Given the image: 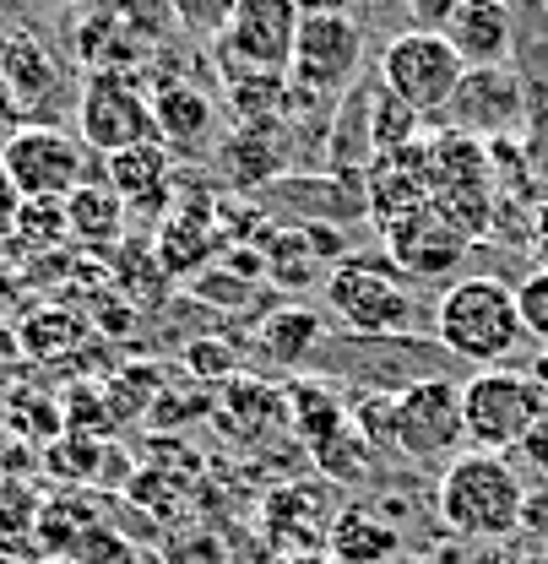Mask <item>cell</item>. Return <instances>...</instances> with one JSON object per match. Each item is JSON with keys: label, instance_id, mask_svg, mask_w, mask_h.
Masks as SVG:
<instances>
[{"label": "cell", "instance_id": "6da1fadb", "mask_svg": "<svg viewBox=\"0 0 548 564\" xmlns=\"http://www.w3.org/2000/svg\"><path fill=\"white\" fill-rule=\"evenodd\" d=\"M522 505H527L522 473L494 451H462L440 467L434 510H440L451 538L505 543L511 532H522Z\"/></svg>", "mask_w": 548, "mask_h": 564}, {"label": "cell", "instance_id": "7a4b0ae2", "mask_svg": "<svg viewBox=\"0 0 548 564\" xmlns=\"http://www.w3.org/2000/svg\"><path fill=\"white\" fill-rule=\"evenodd\" d=\"M434 332H440V348L451 358H468L479 369L505 364L527 337L522 310H516V288H505L499 278L451 282L434 304Z\"/></svg>", "mask_w": 548, "mask_h": 564}, {"label": "cell", "instance_id": "3957f363", "mask_svg": "<svg viewBox=\"0 0 548 564\" xmlns=\"http://www.w3.org/2000/svg\"><path fill=\"white\" fill-rule=\"evenodd\" d=\"M468 440V423H462V386L456 380H440V375H423L391 391L386 402V445L408 462H451L462 456L456 445Z\"/></svg>", "mask_w": 548, "mask_h": 564}, {"label": "cell", "instance_id": "277c9868", "mask_svg": "<svg viewBox=\"0 0 548 564\" xmlns=\"http://www.w3.org/2000/svg\"><path fill=\"white\" fill-rule=\"evenodd\" d=\"M548 413V391L522 375V369H479L473 380H462V423H468V440L473 451H516L527 440V429Z\"/></svg>", "mask_w": 548, "mask_h": 564}, {"label": "cell", "instance_id": "5b68a950", "mask_svg": "<svg viewBox=\"0 0 548 564\" xmlns=\"http://www.w3.org/2000/svg\"><path fill=\"white\" fill-rule=\"evenodd\" d=\"M380 82H386V93L402 109H412L423 120V115H440V109L456 104V93L468 82V61L451 50L445 33H418V28H408V33H397L380 50Z\"/></svg>", "mask_w": 548, "mask_h": 564}, {"label": "cell", "instance_id": "8992f818", "mask_svg": "<svg viewBox=\"0 0 548 564\" xmlns=\"http://www.w3.org/2000/svg\"><path fill=\"white\" fill-rule=\"evenodd\" d=\"M87 147L61 126H17L0 141V174L22 202H66L87 185Z\"/></svg>", "mask_w": 548, "mask_h": 564}, {"label": "cell", "instance_id": "52a82bcc", "mask_svg": "<svg viewBox=\"0 0 548 564\" xmlns=\"http://www.w3.org/2000/svg\"><path fill=\"white\" fill-rule=\"evenodd\" d=\"M299 11L293 0H239V11L228 17L217 50V66L228 70V82L239 76H288L293 70V44H299Z\"/></svg>", "mask_w": 548, "mask_h": 564}, {"label": "cell", "instance_id": "ba28073f", "mask_svg": "<svg viewBox=\"0 0 548 564\" xmlns=\"http://www.w3.org/2000/svg\"><path fill=\"white\" fill-rule=\"evenodd\" d=\"M76 137L87 152L115 158L141 141H158L152 126V93H141L126 70H93L76 93Z\"/></svg>", "mask_w": 548, "mask_h": 564}, {"label": "cell", "instance_id": "9c48e42d", "mask_svg": "<svg viewBox=\"0 0 548 564\" xmlns=\"http://www.w3.org/2000/svg\"><path fill=\"white\" fill-rule=\"evenodd\" d=\"M326 304L343 315L358 337H402L412 326V293L408 282L397 278V267H380V261H337L326 282H321Z\"/></svg>", "mask_w": 548, "mask_h": 564}, {"label": "cell", "instance_id": "30bf717a", "mask_svg": "<svg viewBox=\"0 0 548 564\" xmlns=\"http://www.w3.org/2000/svg\"><path fill=\"white\" fill-rule=\"evenodd\" d=\"M337 489L332 478H304V484H277L261 505V532L272 538L277 560L288 554H326V532L337 521Z\"/></svg>", "mask_w": 548, "mask_h": 564}, {"label": "cell", "instance_id": "8fae6325", "mask_svg": "<svg viewBox=\"0 0 548 564\" xmlns=\"http://www.w3.org/2000/svg\"><path fill=\"white\" fill-rule=\"evenodd\" d=\"M364 61V28L353 17H304L293 44V76L310 93H343Z\"/></svg>", "mask_w": 548, "mask_h": 564}, {"label": "cell", "instance_id": "7c38bea8", "mask_svg": "<svg viewBox=\"0 0 548 564\" xmlns=\"http://www.w3.org/2000/svg\"><path fill=\"white\" fill-rule=\"evenodd\" d=\"M0 82L11 87L17 109H22V126H39V109H50L66 87V70H61V55L28 33V28H11L0 33Z\"/></svg>", "mask_w": 548, "mask_h": 564}, {"label": "cell", "instance_id": "4fadbf2b", "mask_svg": "<svg viewBox=\"0 0 548 564\" xmlns=\"http://www.w3.org/2000/svg\"><path fill=\"white\" fill-rule=\"evenodd\" d=\"M104 185L126 202V212L137 217H163L169 212V196H174V152L163 141H141L131 152H115L104 158Z\"/></svg>", "mask_w": 548, "mask_h": 564}, {"label": "cell", "instance_id": "5bb4252c", "mask_svg": "<svg viewBox=\"0 0 548 564\" xmlns=\"http://www.w3.org/2000/svg\"><path fill=\"white\" fill-rule=\"evenodd\" d=\"M462 234L451 217H440V207H418L408 217L391 223V267L397 272H412V278H440L456 267L462 256Z\"/></svg>", "mask_w": 548, "mask_h": 564}, {"label": "cell", "instance_id": "9a60e30c", "mask_svg": "<svg viewBox=\"0 0 548 564\" xmlns=\"http://www.w3.org/2000/svg\"><path fill=\"white\" fill-rule=\"evenodd\" d=\"M152 126H158V141L180 158L191 152H206L212 147V131H217V109L196 82H158L152 87Z\"/></svg>", "mask_w": 548, "mask_h": 564}, {"label": "cell", "instance_id": "2e32d148", "mask_svg": "<svg viewBox=\"0 0 548 564\" xmlns=\"http://www.w3.org/2000/svg\"><path fill=\"white\" fill-rule=\"evenodd\" d=\"M451 50L468 61V70H494L511 50V11L505 0H462L451 28H445Z\"/></svg>", "mask_w": 548, "mask_h": 564}, {"label": "cell", "instance_id": "e0dca14e", "mask_svg": "<svg viewBox=\"0 0 548 564\" xmlns=\"http://www.w3.org/2000/svg\"><path fill=\"white\" fill-rule=\"evenodd\" d=\"M326 554L332 564H391L402 554V532L369 505H343L326 532Z\"/></svg>", "mask_w": 548, "mask_h": 564}, {"label": "cell", "instance_id": "ac0fdd59", "mask_svg": "<svg viewBox=\"0 0 548 564\" xmlns=\"http://www.w3.org/2000/svg\"><path fill=\"white\" fill-rule=\"evenodd\" d=\"M126 202L104 185V180H87L82 191H71L66 196V228L76 245H87V250H115L120 239H126Z\"/></svg>", "mask_w": 548, "mask_h": 564}, {"label": "cell", "instance_id": "d6986e66", "mask_svg": "<svg viewBox=\"0 0 548 564\" xmlns=\"http://www.w3.org/2000/svg\"><path fill=\"white\" fill-rule=\"evenodd\" d=\"M282 408H288L293 429H299L310 445H321L326 434H337V429L353 419V408L343 402V391H337L332 380H293L288 397H282Z\"/></svg>", "mask_w": 548, "mask_h": 564}, {"label": "cell", "instance_id": "ffe728a7", "mask_svg": "<svg viewBox=\"0 0 548 564\" xmlns=\"http://www.w3.org/2000/svg\"><path fill=\"white\" fill-rule=\"evenodd\" d=\"M17 256H50L61 239H71L66 228V202H17L6 234H0Z\"/></svg>", "mask_w": 548, "mask_h": 564}, {"label": "cell", "instance_id": "44dd1931", "mask_svg": "<svg viewBox=\"0 0 548 564\" xmlns=\"http://www.w3.org/2000/svg\"><path fill=\"white\" fill-rule=\"evenodd\" d=\"M206 256H212V217L202 212H169V223L158 228V267L163 272H196Z\"/></svg>", "mask_w": 548, "mask_h": 564}, {"label": "cell", "instance_id": "7402d4cb", "mask_svg": "<svg viewBox=\"0 0 548 564\" xmlns=\"http://www.w3.org/2000/svg\"><path fill=\"white\" fill-rule=\"evenodd\" d=\"M321 343H326L321 315H315V310H299V304L277 310L272 321L261 326V348H267V358H277V364H304V352L321 348Z\"/></svg>", "mask_w": 548, "mask_h": 564}, {"label": "cell", "instance_id": "603a6c76", "mask_svg": "<svg viewBox=\"0 0 548 564\" xmlns=\"http://www.w3.org/2000/svg\"><path fill=\"white\" fill-rule=\"evenodd\" d=\"M261 256H267V278L282 282V288H304V282H315L321 272V256H315V245H310V234L304 228H277L261 239Z\"/></svg>", "mask_w": 548, "mask_h": 564}, {"label": "cell", "instance_id": "cb8c5ba5", "mask_svg": "<svg viewBox=\"0 0 548 564\" xmlns=\"http://www.w3.org/2000/svg\"><path fill=\"white\" fill-rule=\"evenodd\" d=\"M369 456H375V440H369L353 419H347L337 434H326V440L315 445V467H321V478H332V484L358 478V473L369 467Z\"/></svg>", "mask_w": 548, "mask_h": 564}, {"label": "cell", "instance_id": "d4e9b609", "mask_svg": "<svg viewBox=\"0 0 548 564\" xmlns=\"http://www.w3.org/2000/svg\"><path fill=\"white\" fill-rule=\"evenodd\" d=\"M82 337H87V321L71 315V310H39V315H28V326H22V343H28L33 358H61V352H71Z\"/></svg>", "mask_w": 548, "mask_h": 564}, {"label": "cell", "instance_id": "484cf974", "mask_svg": "<svg viewBox=\"0 0 548 564\" xmlns=\"http://www.w3.org/2000/svg\"><path fill=\"white\" fill-rule=\"evenodd\" d=\"M239 11V0H169V17L191 33V39H223V28H228V17Z\"/></svg>", "mask_w": 548, "mask_h": 564}, {"label": "cell", "instance_id": "4316f807", "mask_svg": "<svg viewBox=\"0 0 548 564\" xmlns=\"http://www.w3.org/2000/svg\"><path fill=\"white\" fill-rule=\"evenodd\" d=\"M516 310H522V326H527V337L548 343V267H538L533 278L516 288Z\"/></svg>", "mask_w": 548, "mask_h": 564}, {"label": "cell", "instance_id": "83f0119b", "mask_svg": "<svg viewBox=\"0 0 548 564\" xmlns=\"http://www.w3.org/2000/svg\"><path fill=\"white\" fill-rule=\"evenodd\" d=\"M397 6L412 17V28H418V33H445L462 0H397Z\"/></svg>", "mask_w": 548, "mask_h": 564}, {"label": "cell", "instance_id": "f1b7e54d", "mask_svg": "<svg viewBox=\"0 0 548 564\" xmlns=\"http://www.w3.org/2000/svg\"><path fill=\"white\" fill-rule=\"evenodd\" d=\"M516 456H522V467H533L544 478V489H548V413L527 429V440L516 445Z\"/></svg>", "mask_w": 548, "mask_h": 564}, {"label": "cell", "instance_id": "f546056e", "mask_svg": "<svg viewBox=\"0 0 548 564\" xmlns=\"http://www.w3.org/2000/svg\"><path fill=\"white\" fill-rule=\"evenodd\" d=\"M522 532H527V538H544V543H548V489L527 494V505H522Z\"/></svg>", "mask_w": 548, "mask_h": 564}, {"label": "cell", "instance_id": "4dcf8cb0", "mask_svg": "<svg viewBox=\"0 0 548 564\" xmlns=\"http://www.w3.org/2000/svg\"><path fill=\"white\" fill-rule=\"evenodd\" d=\"M347 6L353 0H293L299 17H347Z\"/></svg>", "mask_w": 548, "mask_h": 564}, {"label": "cell", "instance_id": "1f68e13d", "mask_svg": "<svg viewBox=\"0 0 548 564\" xmlns=\"http://www.w3.org/2000/svg\"><path fill=\"white\" fill-rule=\"evenodd\" d=\"M22 126V109H17V98H11V87L0 82V131H17Z\"/></svg>", "mask_w": 548, "mask_h": 564}, {"label": "cell", "instance_id": "d6a6232c", "mask_svg": "<svg viewBox=\"0 0 548 564\" xmlns=\"http://www.w3.org/2000/svg\"><path fill=\"white\" fill-rule=\"evenodd\" d=\"M277 564H332V554H288V560Z\"/></svg>", "mask_w": 548, "mask_h": 564}]
</instances>
